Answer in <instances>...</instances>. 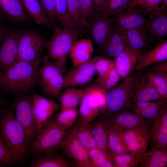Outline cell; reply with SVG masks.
Masks as SVG:
<instances>
[{"instance_id": "5b68a950", "label": "cell", "mask_w": 167, "mask_h": 167, "mask_svg": "<svg viewBox=\"0 0 167 167\" xmlns=\"http://www.w3.org/2000/svg\"><path fill=\"white\" fill-rule=\"evenodd\" d=\"M42 61L38 72V84L48 97L58 99L63 89L65 71L59 64L51 61L47 54Z\"/></svg>"}, {"instance_id": "8992f818", "label": "cell", "mask_w": 167, "mask_h": 167, "mask_svg": "<svg viewBox=\"0 0 167 167\" xmlns=\"http://www.w3.org/2000/svg\"><path fill=\"white\" fill-rule=\"evenodd\" d=\"M84 92L80 102L79 113L80 122L90 123L103 112L106 93L96 83L84 88Z\"/></svg>"}, {"instance_id": "9c48e42d", "label": "cell", "mask_w": 167, "mask_h": 167, "mask_svg": "<svg viewBox=\"0 0 167 167\" xmlns=\"http://www.w3.org/2000/svg\"><path fill=\"white\" fill-rule=\"evenodd\" d=\"M66 135L61 129L51 120L39 131L30 144L34 154L44 153L56 148Z\"/></svg>"}, {"instance_id": "816d5d0a", "label": "cell", "mask_w": 167, "mask_h": 167, "mask_svg": "<svg viewBox=\"0 0 167 167\" xmlns=\"http://www.w3.org/2000/svg\"><path fill=\"white\" fill-rule=\"evenodd\" d=\"M160 9L161 13H166L167 10V0H162Z\"/></svg>"}, {"instance_id": "7c38bea8", "label": "cell", "mask_w": 167, "mask_h": 167, "mask_svg": "<svg viewBox=\"0 0 167 167\" xmlns=\"http://www.w3.org/2000/svg\"><path fill=\"white\" fill-rule=\"evenodd\" d=\"M56 148L61 150L78 166L92 167L89 150L71 132L64 137Z\"/></svg>"}, {"instance_id": "9a60e30c", "label": "cell", "mask_w": 167, "mask_h": 167, "mask_svg": "<svg viewBox=\"0 0 167 167\" xmlns=\"http://www.w3.org/2000/svg\"><path fill=\"white\" fill-rule=\"evenodd\" d=\"M18 33L13 31L5 33L0 44V70L3 73L19 60Z\"/></svg>"}, {"instance_id": "ac0fdd59", "label": "cell", "mask_w": 167, "mask_h": 167, "mask_svg": "<svg viewBox=\"0 0 167 167\" xmlns=\"http://www.w3.org/2000/svg\"><path fill=\"white\" fill-rule=\"evenodd\" d=\"M142 51L132 49L128 45L114 60L121 78L125 79L130 75L140 60Z\"/></svg>"}, {"instance_id": "c3c4849f", "label": "cell", "mask_w": 167, "mask_h": 167, "mask_svg": "<svg viewBox=\"0 0 167 167\" xmlns=\"http://www.w3.org/2000/svg\"><path fill=\"white\" fill-rule=\"evenodd\" d=\"M154 102L143 101H129L126 105V109L133 113L137 114L139 112L146 108Z\"/></svg>"}, {"instance_id": "f1b7e54d", "label": "cell", "mask_w": 167, "mask_h": 167, "mask_svg": "<svg viewBox=\"0 0 167 167\" xmlns=\"http://www.w3.org/2000/svg\"><path fill=\"white\" fill-rule=\"evenodd\" d=\"M53 150L34 154V158L30 164L32 167H67L71 164Z\"/></svg>"}, {"instance_id": "ab89813d", "label": "cell", "mask_w": 167, "mask_h": 167, "mask_svg": "<svg viewBox=\"0 0 167 167\" xmlns=\"http://www.w3.org/2000/svg\"><path fill=\"white\" fill-rule=\"evenodd\" d=\"M114 64V60L101 56L95 65L96 71L98 74L95 83L97 84L101 83L108 75Z\"/></svg>"}, {"instance_id": "9f6ffc18", "label": "cell", "mask_w": 167, "mask_h": 167, "mask_svg": "<svg viewBox=\"0 0 167 167\" xmlns=\"http://www.w3.org/2000/svg\"><path fill=\"white\" fill-rule=\"evenodd\" d=\"M2 103L1 101L0 100V111L2 108Z\"/></svg>"}, {"instance_id": "ffe728a7", "label": "cell", "mask_w": 167, "mask_h": 167, "mask_svg": "<svg viewBox=\"0 0 167 167\" xmlns=\"http://www.w3.org/2000/svg\"><path fill=\"white\" fill-rule=\"evenodd\" d=\"M128 45L126 30L115 25L114 31L101 51L104 58H115Z\"/></svg>"}, {"instance_id": "4dcf8cb0", "label": "cell", "mask_w": 167, "mask_h": 167, "mask_svg": "<svg viewBox=\"0 0 167 167\" xmlns=\"http://www.w3.org/2000/svg\"><path fill=\"white\" fill-rule=\"evenodd\" d=\"M167 165V148H157L144 152L140 167H166Z\"/></svg>"}, {"instance_id": "d4e9b609", "label": "cell", "mask_w": 167, "mask_h": 167, "mask_svg": "<svg viewBox=\"0 0 167 167\" xmlns=\"http://www.w3.org/2000/svg\"><path fill=\"white\" fill-rule=\"evenodd\" d=\"M89 124L96 148L108 155V121L106 117L103 114L97 117Z\"/></svg>"}, {"instance_id": "f35d334b", "label": "cell", "mask_w": 167, "mask_h": 167, "mask_svg": "<svg viewBox=\"0 0 167 167\" xmlns=\"http://www.w3.org/2000/svg\"><path fill=\"white\" fill-rule=\"evenodd\" d=\"M167 107V100L155 101L137 114L152 124L164 109Z\"/></svg>"}, {"instance_id": "83f0119b", "label": "cell", "mask_w": 167, "mask_h": 167, "mask_svg": "<svg viewBox=\"0 0 167 167\" xmlns=\"http://www.w3.org/2000/svg\"><path fill=\"white\" fill-rule=\"evenodd\" d=\"M128 46L142 51L149 47L153 39L148 33L145 25L126 30Z\"/></svg>"}, {"instance_id": "4fadbf2b", "label": "cell", "mask_w": 167, "mask_h": 167, "mask_svg": "<svg viewBox=\"0 0 167 167\" xmlns=\"http://www.w3.org/2000/svg\"><path fill=\"white\" fill-rule=\"evenodd\" d=\"M115 25L110 17L104 12L97 13L91 21L90 28L92 38L101 50L113 33Z\"/></svg>"}, {"instance_id": "e0dca14e", "label": "cell", "mask_w": 167, "mask_h": 167, "mask_svg": "<svg viewBox=\"0 0 167 167\" xmlns=\"http://www.w3.org/2000/svg\"><path fill=\"white\" fill-rule=\"evenodd\" d=\"M149 133L151 150L167 148V107L152 123Z\"/></svg>"}, {"instance_id": "681fc988", "label": "cell", "mask_w": 167, "mask_h": 167, "mask_svg": "<svg viewBox=\"0 0 167 167\" xmlns=\"http://www.w3.org/2000/svg\"><path fill=\"white\" fill-rule=\"evenodd\" d=\"M148 69L157 75L167 79V60L152 65Z\"/></svg>"}, {"instance_id": "7bdbcfd3", "label": "cell", "mask_w": 167, "mask_h": 167, "mask_svg": "<svg viewBox=\"0 0 167 167\" xmlns=\"http://www.w3.org/2000/svg\"><path fill=\"white\" fill-rule=\"evenodd\" d=\"M120 78L114 64L105 79L101 83L97 84L106 93L117 84Z\"/></svg>"}, {"instance_id": "bcb514c9", "label": "cell", "mask_w": 167, "mask_h": 167, "mask_svg": "<svg viewBox=\"0 0 167 167\" xmlns=\"http://www.w3.org/2000/svg\"><path fill=\"white\" fill-rule=\"evenodd\" d=\"M0 162L5 166L14 165L19 164L0 138Z\"/></svg>"}, {"instance_id": "f907efd6", "label": "cell", "mask_w": 167, "mask_h": 167, "mask_svg": "<svg viewBox=\"0 0 167 167\" xmlns=\"http://www.w3.org/2000/svg\"><path fill=\"white\" fill-rule=\"evenodd\" d=\"M97 13L104 12L107 6L108 0H93Z\"/></svg>"}, {"instance_id": "cb8c5ba5", "label": "cell", "mask_w": 167, "mask_h": 167, "mask_svg": "<svg viewBox=\"0 0 167 167\" xmlns=\"http://www.w3.org/2000/svg\"><path fill=\"white\" fill-rule=\"evenodd\" d=\"M107 121L108 154L113 156L129 152L124 140V130L113 124L108 120Z\"/></svg>"}, {"instance_id": "3957f363", "label": "cell", "mask_w": 167, "mask_h": 167, "mask_svg": "<svg viewBox=\"0 0 167 167\" xmlns=\"http://www.w3.org/2000/svg\"><path fill=\"white\" fill-rule=\"evenodd\" d=\"M82 29L55 27L49 40L45 45L49 58L66 69V58L73 44L81 36Z\"/></svg>"}, {"instance_id": "484cf974", "label": "cell", "mask_w": 167, "mask_h": 167, "mask_svg": "<svg viewBox=\"0 0 167 167\" xmlns=\"http://www.w3.org/2000/svg\"><path fill=\"white\" fill-rule=\"evenodd\" d=\"M92 42L89 38L78 40L73 44L69 52L73 65L84 63L92 57L94 53Z\"/></svg>"}, {"instance_id": "e575fe53", "label": "cell", "mask_w": 167, "mask_h": 167, "mask_svg": "<svg viewBox=\"0 0 167 167\" xmlns=\"http://www.w3.org/2000/svg\"><path fill=\"white\" fill-rule=\"evenodd\" d=\"M78 115L77 109H66L60 111L50 120L59 127L66 131L75 123Z\"/></svg>"}, {"instance_id": "7dc6e473", "label": "cell", "mask_w": 167, "mask_h": 167, "mask_svg": "<svg viewBox=\"0 0 167 167\" xmlns=\"http://www.w3.org/2000/svg\"><path fill=\"white\" fill-rule=\"evenodd\" d=\"M89 154L92 167H101L108 156L96 147L89 150Z\"/></svg>"}, {"instance_id": "7a4b0ae2", "label": "cell", "mask_w": 167, "mask_h": 167, "mask_svg": "<svg viewBox=\"0 0 167 167\" xmlns=\"http://www.w3.org/2000/svg\"><path fill=\"white\" fill-rule=\"evenodd\" d=\"M40 64L17 61L4 73L3 92L15 95L30 92L38 84Z\"/></svg>"}, {"instance_id": "f546056e", "label": "cell", "mask_w": 167, "mask_h": 167, "mask_svg": "<svg viewBox=\"0 0 167 167\" xmlns=\"http://www.w3.org/2000/svg\"><path fill=\"white\" fill-rule=\"evenodd\" d=\"M84 92V88L72 87L66 88L61 92L58 99L60 111L77 109L80 104Z\"/></svg>"}, {"instance_id": "f6af8a7d", "label": "cell", "mask_w": 167, "mask_h": 167, "mask_svg": "<svg viewBox=\"0 0 167 167\" xmlns=\"http://www.w3.org/2000/svg\"><path fill=\"white\" fill-rule=\"evenodd\" d=\"M128 0H108L106 8L104 13L110 16L123 11L128 6Z\"/></svg>"}, {"instance_id": "60d3db41", "label": "cell", "mask_w": 167, "mask_h": 167, "mask_svg": "<svg viewBox=\"0 0 167 167\" xmlns=\"http://www.w3.org/2000/svg\"><path fill=\"white\" fill-rule=\"evenodd\" d=\"M81 14L86 28H88L93 18L97 13L93 0H79Z\"/></svg>"}, {"instance_id": "b9f144b4", "label": "cell", "mask_w": 167, "mask_h": 167, "mask_svg": "<svg viewBox=\"0 0 167 167\" xmlns=\"http://www.w3.org/2000/svg\"><path fill=\"white\" fill-rule=\"evenodd\" d=\"M162 0H141L136 6L141 7L149 16L161 14L160 8Z\"/></svg>"}, {"instance_id": "277c9868", "label": "cell", "mask_w": 167, "mask_h": 167, "mask_svg": "<svg viewBox=\"0 0 167 167\" xmlns=\"http://www.w3.org/2000/svg\"><path fill=\"white\" fill-rule=\"evenodd\" d=\"M141 74L142 71H137L131 74L106 93L104 115L115 114L126 109Z\"/></svg>"}, {"instance_id": "6f0895ef", "label": "cell", "mask_w": 167, "mask_h": 167, "mask_svg": "<svg viewBox=\"0 0 167 167\" xmlns=\"http://www.w3.org/2000/svg\"><path fill=\"white\" fill-rule=\"evenodd\" d=\"M5 166L3 164L0 162V167Z\"/></svg>"}, {"instance_id": "7402d4cb", "label": "cell", "mask_w": 167, "mask_h": 167, "mask_svg": "<svg viewBox=\"0 0 167 167\" xmlns=\"http://www.w3.org/2000/svg\"><path fill=\"white\" fill-rule=\"evenodd\" d=\"M0 12L11 21L26 23L30 21L20 0H0Z\"/></svg>"}, {"instance_id": "11a10c76", "label": "cell", "mask_w": 167, "mask_h": 167, "mask_svg": "<svg viewBox=\"0 0 167 167\" xmlns=\"http://www.w3.org/2000/svg\"><path fill=\"white\" fill-rule=\"evenodd\" d=\"M141 0H128L127 4L132 6H136L138 2Z\"/></svg>"}, {"instance_id": "74e56055", "label": "cell", "mask_w": 167, "mask_h": 167, "mask_svg": "<svg viewBox=\"0 0 167 167\" xmlns=\"http://www.w3.org/2000/svg\"><path fill=\"white\" fill-rule=\"evenodd\" d=\"M68 12L72 23L77 29L86 28L81 14L79 0H67Z\"/></svg>"}, {"instance_id": "d6a6232c", "label": "cell", "mask_w": 167, "mask_h": 167, "mask_svg": "<svg viewBox=\"0 0 167 167\" xmlns=\"http://www.w3.org/2000/svg\"><path fill=\"white\" fill-rule=\"evenodd\" d=\"M71 132L88 150L96 147L89 123L79 121L73 127Z\"/></svg>"}, {"instance_id": "d590c367", "label": "cell", "mask_w": 167, "mask_h": 167, "mask_svg": "<svg viewBox=\"0 0 167 167\" xmlns=\"http://www.w3.org/2000/svg\"><path fill=\"white\" fill-rule=\"evenodd\" d=\"M144 76L149 83L165 100L167 98V79L148 70Z\"/></svg>"}, {"instance_id": "2e32d148", "label": "cell", "mask_w": 167, "mask_h": 167, "mask_svg": "<svg viewBox=\"0 0 167 167\" xmlns=\"http://www.w3.org/2000/svg\"><path fill=\"white\" fill-rule=\"evenodd\" d=\"M106 116L112 124L123 130L149 128L152 124L139 115L133 113L126 109Z\"/></svg>"}, {"instance_id": "836d02e7", "label": "cell", "mask_w": 167, "mask_h": 167, "mask_svg": "<svg viewBox=\"0 0 167 167\" xmlns=\"http://www.w3.org/2000/svg\"><path fill=\"white\" fill-rule=\"evenodd\" d=\"M143 153L133 154L127 152L113 156H110L114 167H136L139 166L142 163Z\"/></svg>"}, {"instance_id": "30bf717a", "label": "cell", "mask_w": 167, "mask_h": 167, "mask_svg": "<svg viewBox=\"0 0 167 167\" xmlns=\"http://www.w3.org/2000/svg\"><path fill=\"white\" fill-rule=\"evenodd\" d=\"M32 111L37 133L50 121L59 105L52 99L32 91Z\"/></svg>"}, {"instance_id": "1f68e13d", "label": "cell", "mask_w": 167, "mask_h": 167, "mask_svg": "<svg viewBox=\"0 0 167 167\" xmlns=\"http://www.w3.org/2000/svg\"><path fill=\"white\" fill-rule=\"evenodd\" d=\"M27 13L37 24L48 25V22L39 0H20Z\"/></svg>"}, {"instance_id": "4316f807", "label": "cell", "mask_w": 167, "mask_h": 167, "mask_svg": "<svg viewBox=\"0 0 167 167\" xmlns=\"http://www.w3.org/2000/svg\"><path fill=\"white\" fill-rule=\"evenodd\" d=\"M144 25L153 39L165 38L167 36V13L146 18Z\"/></svg>"}, {"instance_id": "8fae6325", "label": "cell", "mask_w": 167, "mask_h": 167, "mask_svg": "<svg viewBox=\"0 0 167 167\" xmlns=\"http://www.w3.org/2000/svg\"><path fill=\"white\" fill-rule=\"evenodd\" d=\"M100 57H92L84 63L73 65L64 76L63 89L83 86L91 82L96 72L95 63Z\"/></svg>"}, {"instance_id": "44dd1931", "label": "cell", "mask_w": 167, "mask_h": 167, "mask_svg": "<svg viewBox=\"0 0 167 167\" xmlns=\"http://www.w3.org/2000/svg\"><path fill=\"white\" fill-rule=\"evenodd\" d=\"M167 60V40H163L153 48L143 54L136 65L137 71H142L148 66Z\"/></svg>"}, {"instance_id": "ba28073f", "label": "cell", "mask_w": 167, "mask_h": 167, "mask_svg": "<svg viewBox=\"0 0 167 167\" xmlns=\"http://www.w3.org/2000/svg\"><path fill=\"white\" fill-rule=\"evenodd\" d=\"M16 96L13 104L15 116L24 131L28 144H30L37 134L32 111V93Z\"/></svg>"}, {"instance_id": "8d00e7d4", "label": "cell", "mask_w": 167, "mask_h": 167, "mask_svg": "<svg viewBox=\"0 0 167 167\" xmlns=\"http://www.w3.org/2000/svg\"><path fill=\"white\" fill-rule=\"evenodd\" d=\"M55 12L57 19L63 28L77 29L70 17L67 9V0H55Z\"/></svg>"}, {"instance_id": "52a82bcc", "label": "cell", "mask_w": 167, "mask_h": 167, "mask_svg": "<svg viewBox=\"0 0 167 167\" xmlns=\"http://www.w3.org/2000/svg\"><path fill=\"white\" fill-rule=\"evenodd\" d=\"M45 46L43 37L38 33L30 31L18 32L19 60L41 63V56Z\"/></svg>"}, {"instance_id": "5bb4252c", "label": "cell", "mask_w": 167, "mask_h": 167, "mask_svg": "<svg viewBox=\"0 0 167 167\" xmlns=\"http://www.w3.org/2000/svg\"><path fill=\"white\" fill-rule=\"evenodd\" d=\"M146 15L141 7L128 5L123 11L109 17L115 25L126 30L144 25Z\"/></svg>"}, {"instance_id": "db71d44e", "label": "cell", "mask_w": 167, "mask_h": 167, "mask_svg": "<svg viewBox=\"0 0 167 167\" xmlns=\"http://www.w3.org/2000/svg\"><path fill=\"white\" fill-rule=\"evenodd\" d=\"M4 82V73L0 70V89H2Z\"/></svg>"}, {"instance_id": "f5cc1de1", "label": "cell", "mask_w": 167, "mask_h": 167, "mask_svg": "<svg viewBox=\"0 0 167 167\" xmlns=\"http://www.w3.org/2000/svg\"><path fill=\"white\" fill-rule=\"evenodd\" d=\"M5 34L3 24L0 19V44L3 39Z\"/></svg>"}, {"instance_id": "d6986e66", "label": "cell", "mask_w": 167, "mask_h": 167, "mask_svg": "<svg viewBox=\"0 0 167 167\" xmlns=\"http://www.w3.org/2000/svg\"><path fill=\"white\" fill-rule=\"evenodd\" d=\"M149 128L124 130V140L129 152L138 154L145 152L149 144Z\"/></svg>"}, {"instance_id": "603a6c76", "label": "cell", "mask_w": 167, "mask_h": 167, "mask_svg": "<svg viewBox=\"0 0 167 167\" xmlns=\"http://www.w3.org/2000/svg\"><path fill=\"white\" fill-rule=\"evenodd\" d=\"M166 100L149 84L144 75L142 74L136 84L129 101H161Z\"/></svg>"}, {"instance_id": "6da1fadb", "label": "cell", "mask_w": 167, "mask_h": 167, "mask_svg": "<svg viewBox=\"0 0 167 167\" xmlns=\"http://www.w3.org/2000/svg\"><path fill=\"white\" fill-rule=\"evenodd\" d=\"M0 138L19 164L23 163L29 153V144L24 131L15 118L13 104L0 111Z\"/></svg>"}, {"instance_id": "ee69618b", "label": "cell", "mask_w": 167, "mask_h": 167, "mask_svg": "<svg viewBox=\"0 0 167 167\" xmlns=\"http://www.w3.org/2000/svg\"><path fill=\"white\" fill-rule=\"evenodd\" d=\"M49 23L55 24L57 20L55 0H39Z\"/></svg>"}]
</instances>
